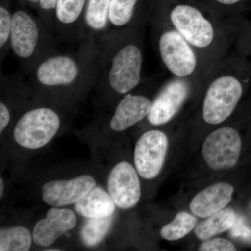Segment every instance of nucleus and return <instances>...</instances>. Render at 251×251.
<instances>
[{
  "mask_svg": "<svg viewBox=\"0 0 251 251\" xmlns=\"http://www.w3.org/2000/svg\"><path fill=\"white\" fill-rule=\"evenodd\" d=\"M198 220L187 212L178 213L170 224L162 227L160 234L168 241H175L187 235L197 224Z\"/></svg>",
  "mask_w": 251,
  "mask_h": 251,
  "instance_id": "4be33fe9",
  "label": "nucleus"
},
{
  "mask_svg": "<svg viewBox=\"0 0 251 251\" xmlns=\"http://www.w3.org/2000/svg\"><path fill=\"white\" fill-rule=\"evenodd\" d=\"M171 18L178 32L191 45L205 48L212 42V25L196 8L178 5L172 11Z\"/></svg>",
  "mask_w": 251,
  "mask_h": 251,
  "instance_id": "1a4fd4ad",
  "label": "nucleus"
},
{
  "mask_svg": "<svg viewBox=\"0 0 251 251\" xmlns=\"http://www.w3.org/2000/svg\"><path fill=\"white\" fill-rule=\"evenodd\" d=\"M11 115L4 103H0V133L6 129L11 121Z\"/></svg>",
  "mask_w": 251,
  "mask_h": 251,
  "instance_id": "cd10ccee",
  "label": "nucleus"
},
{
  "mask_svg": "<svg viewBox=\"0 0 251 251\" xmlns=\"http://www.w3.org/2000/svg\"><path fill=\"white\" fill-rule=\"evenodd\" d=\"M188 95V87L181 80L170 82L152 103L149 112L148 122L159 126L171 121L181 108Z\"/></svg>",
  "mask_w": 251,
  "mask_h": 251,
  "instance_id": "4468645a",
  "label": "nucleus"
},
{
  "mask_svg": "<svg viewBox=\"0 0 251 251\" xmlns=\"http://www.w3.org/2000/svg\"><path fill=\"white\" fill-rule=\"evenodd\" d=\"M113 215L88 219L80 232L81 239L87 247L98 245L105 239L111 228Z\"/></svg>",
  "mask_w": 251,
  "mask_h": 251,
  "instance_id": "412c9836",
  "label": "nucleus"
},
{
  "mask_svg": "<svg viewBox=\"0 0 251 251\" xmlns=\"http://www.w3.org/2000/svg\"><path fill=\"white\" fill-rule=\"evenodd\" d=\"M27 1L33 4H36V3H39V0H27Z\"/></svg>",
  "mask_w": 251,
  "mask_h": 251,
  "instance_id": "7c9ffc66",
  "label": "nucleus"
},
{
  "mask_svg": "<svg viewBox=\"0 0 251 251\" xmlns=\"http://www.w3.org/2000/svg\"><path fill=\"white\" fill-rule=\"evenodd\" d=\"M138 0H112L109 11L110 31H117L129 24Z\"/></svg>",
  "mask_w": 251,
  "mask_h": 251,
  "instance_id": "5701e85b",
  "label": "nucleus"
},
{
  "mask_svg": "<svg viewBox=\"0 0 251 251\" xmlns=\"http://www.w3.org/2000/svg\"><path fill=\"white\" fill-rule=\"evenodd\" d=\"M60 126L58 112L49 107H36L19 117L13 135L15 141L23 148L36 150L50 143Z\"/></svg>",
  "mask_w": 251,
  "mask_h": 251,
  "instance_id": "20e7f679",
  "label": "nucleus"
},
{
  "mask_svg": "<svg viewBox=\"0 0 251 251\" xmlns=\"http://www.w3.org/2000/svg\"><path fill=\"white\" fill-rule=\"evenodd\" d=\"M77 217L74 211L54 207L48 211L45 219L38 221L33 229V241L41 247L52 245L58 238L75 227Z\"/></svg>",
  "mask_w": 251,
  "mask_h": 251,
  "instance_id": "ddd939ff",
  "label": "nucleus"
},
{
  "mask_svg": "<svg viewBox=\"0 0 251 251\" xmlns=\"http://www.w3.org/2000/svg\"><path fill=\"white\" fill-rule=\"evenodd\" d=\"M108 190L115 204L122 209L133 208L139 202L141 188L138 173L126 161L117 163L109 175Z\"/></svg>",
  "mask_w": 251,
  "mask_h": 251,
  "instance_id": "9d476101",
  "label": "nucleus"
},
{
  "mask_svg": "<svg viewBox=\"0 0 251 251\" xmlns=\"http://www.w3.org/2000/svg\"><path fill=\"white\" fill-rule=\"evenodd\" d=\"M168 148V139L163 132L149 130L135 145L134 162L138 174L146 179L156 177L161 172Z\"/></svg>",
  "mask_w": 251,
  "mask_h": 251,
  "instance_id": "0eeeda50",
  "label": "nucleus"
},
{
  "mask_svg": "<svg viewBox=\"0 0 251 251\" xmlns=\"http://www.w3.org/2000/svg\"><path fill=\"white\" fill-rule=\"evenodd\" d=\"M233 193V186L227 183L211 185L193 198L190 209L198 217H209L224 209L232 200Z\"/></svg>",
  "mask_w": 251,
  "mask_h": 251,
  "instance_id": "dca6fc26",
  "label": "nucleus"
},
{
  "mask_svg": "<svg viewBox=\"0 0 251 251\" xmlns=\"http://www.w3.org/2000/svg\"><path fill=\"white\" fill-rule=\"evenodd\" d=\"M46 251H58L59 250V249H51V250H50V249H49V250H46Z\"/></svg>",
  "mask_w": 251,
  "mask_h": 251,
  "instance_id": "2f4dec72",
  "label": "nucleus"
},
{
  "mask_svg": "<svg viewBox=\"0 0 251 251\" xmlns=\"http://www.w3.org/2000/svg\"><path fill=\"white\" fill-rule=\"evenodd\" d=\"M151 105L152 103L145 96L126 94L110 119V128L115 132L128 129L148 117Z\"/></svg>",
  "mask_w": 251,
  "mask_h": 251,
  "instance_id": "2eb2a0df",
  "label": "nucleus"
},
{
  "mask_svg": "<svg viewBox=\"0 0 251 251\" xmlns=\"http://www.w3.org/2000/svg\"><path fill=\"white\" fill-rule=\"evenodd\" d=\"M4 181L2 178H0V198L2 197L3 193H4Z\"/></svg>",
  "mask_w": 251,
  "mask_h": 251,
  "instance_id": "c756f323",
  "label": "nucleus"
},
{
  "mask_svg": "<svg viewBox=\"0 0 251 251\" xmlns=\"http://www.w3.org/2000/svg\"><path fill=\"white\" fill-rule=\"evenodd\" d=\"M10 49L27 75L41 59L57 52L53 33L41 19L21 9L12 15Z\"/></svg>",
  "mask_w": 251,
  "mask_h": 251,
  "instance_id": "7ed1b4c3",
  "label": "nucleus"
},
{
  "mask_svg": "<svg viewBox=\"0 0 251 251\" xmlns=\"http://www.w3.org/2000/svg\"><path fill=\"white\" fill-rule=\"evenodd\" d=\"M76 52L50 54L28 74L33 87L40 93H82L98 85L102 70L103 50L100 39L86 36Z\"/></svg>",
  "mask_w": 251,
  "mask_h": 251,
  "instance_id": "f257e3e1",
  "label": "nucleus"
},
{
  "mask_svg": "<svg viewBox=\"0 0 251 251\" xmlns=\"http://www.w3.org/2000/svg\"><path fill=\"white\" fill-rule=\"evenodd\" d=\"M201 251H235V246L232 242L223 238L207 239L199 247Z\"/></svg>",
  "mask_w": 251,
  "mask_h": 251,
  "instance_id": "a878e982",
  "label": "nucleus"
},
{
  "mask_svg": "<svg viewBox=\"0 0 251 251\" xmlns=\"http://www.w3.org/2000/svg\"><path fill=\"white\" fill-rule=\"evenodd\" d=\"M12 14L4 6L0 7V52L1 62L10 49Z\"/></svg>",
  "mask_w": 251,
  "mask_h": 251,
  "instance_id": "b1692460",
  "label": "nucleus"
},
{
  "mask_svg": "<svg viewBox=\"0 0 251 251\" xmlns=\"http://www.w3.org/2000/svg\"><path fill=\"white\" fill-rule=\"evenodd\" d=\"M96 186V180L89 175L49 181L42 187L43 201L53 207L75 204Z\"/></svg>",
  "mask_w": 251,
  "mask_h": 251,
  "instance_id": "9b49d317",
  "label": "nucleus"
},
{
  "mask_svg": "<svg viewBox=\"0 0 251 251\" xmlns=\"http://www.w3.org/2000/svg\"><path fill=\"white\" fill-rule=\"evenodd\" d=\"M87 0H57L54 34L63 41H80L84 37V15Z\"/></svg>",
  "mask_w": 251,
  "mask_h": 251,
  "instance_id": "f8f14e48",
  "label": "nucleus"
},
{
  "mask_svg": "<svg viewBox=\"0 0 251 251\" xmlns=\"http://www.w3.org/2000/svg\"><path fill=\"white\" fill-rule=\"evenodd\" d=\"M33 236L22 226L0 229V251H27L31 249Z\"/></svg>",
  "mask_w": 251,
  "mask_h": 251,
  "instance_id": "aec40b11",
  "label": "nucleus"
},
{
  "mask_svg": "<svg viewBox=\"0 0 251 251\" xmlns=\"http://www.w3.org/2000/svg\"><path fill=\"white\" fill-rule=\"evenodd\" d=\"M115 204L110 195L101 188L94 187L75 204V211L87 219L113 215Z\"/></svg>",
  "mask_w": 251,
  "mask_h": 251,
  "instance_id": "f3484780",
  "label": "nucleus"
},
{
  "mask_svg": "<svg viewBox=\"0 0 251 251\" xmlns=\"http://www.w3.org/2000/svg\"><path fill=\"white\" fill-rule=\"evenodd\" d=\"M236 219L237 216L232 209H222L209 216L206 221L200 223L195 229V233L201 240H207L230 229Z\"/></svg>",
  "mask_w": 251,
  "mask_h": 251,
  "instance_id": "6ab92c4d",
  "label": "nucleus"
},
{
  "mask_svg": "<svg viewBox=\"0 0 251 251\" xmlns=\"http://www.w3.org/2000/svg\"><path fill=\"white\" fill-rule=\"evenodd\" d=\"M229 233L232 237L238 238L251 244V228L246 225L240 216H237L233 226L229 229Z\"/></svg>",
  "mask_w": 251,
  "mask_h": 251,
  "instance_id": "bb28decb",
  "label": "nucleus"
},
{
  "mask_svg": "<svg viewBox=\"0 0 251 251\" xmlns=\"http://www.w3.org/2000/svg\"><path fill=\"white\" fill-rule=\"evenodd\" d=\"M158 46L162 60L176 76L186 77L194 72L197 64L196 55L188 41L178 31L163 33Z\"/></svg>",
  "mask_w": 251,
  "mask_h": 251,
  "instance_id": "6e6552de",
  "label": "nucleus"
},
{
  "mask_svg": "<svg viewBox=\"0 0 251 251\" xmlns=\"http://www.w3.org/2000/svg\"><path fill=\"white\" fill-rule=\"evenodd\" d=\"M100 39L103 61L98 85L108 94H128L139 85L141 80V49L133 43L122 44L115 31H109Z\"/></svg>",
  "mask_w": 251,
  "mask_h": 251,
  "instance_id": "f03ea898",
  "label": "nucleus"
},
{
  "mask_svg": "<svg viewBox=\"0 0 251 251\" xmlns=\"http://www.w3.org/2000/svg\"><path fill=\"white\" fill-rule=\"evenodd\" d=\"M242 86L237 78L229 75L216 79L206 92L202 115L210 125H219L234 111L242 95Z\"/></svg>",
  "mask_w": 251,
  "mask_h": 251,
  "instance_id": "39448f33",
  "label": "nucleus"
},
{
  "mask_svg": "<svg viewBox=\"0 0 251 251\" xmlns=\"http://www.w3.org/2000/svg\"><path fill=\"white\" fill-rule=\"evenodd\" d=\"M216 1L223 4L231 5L236 4L240 0H216Z\"/></svg>",
  "mask_w": 251,
  "mask_h": 251,
  "instance_id": "c85d7f7f",
  "label": "nucleus"
},
{
  "mask_svg": "<svg viewBox=\"0 0 251 251\" xmlns=\"http://www.w3.org/2000/svg\"><path fill=\"white\" fill-rule=\"evenodd\" d=\"M57 2V0H39V1L41 20L53 34L54 12Z\"/></svg>",
  "mask_w": 251,
  "mask_h": 251,
  "instance_id": "393cba45",
  "label": "nucleus"
},
{
  "mask_svg": "<svg viewBox=\"0 0 251 251\" xmlns=\"http://www.w3.org/2000/svg\"><path fill=\"white\" fill-rule=\"evenodd\" d=\"M242 150V140L237 130L224 127L208 135L202 145V156L214 171L233 168Z\"/></svg>",
  "mask_w": 251,
  "mask_h": 251,
  "instance_id": "423d86ee",
  "label": "nucleus"
},
{
  "mask_svg": "<svg viewBox=\"0 0 251 251\" xmlns=\"http://www.w3.org/2000/svg\"><path fill=\"white\" fill-rule=\"evenodd\" d=\"M111 1L87 0L84 15V37L91 35L100 39L110 31L109 11Z\"/></svg>",
  "mask_w": 251,
  "mask_h": 251,
  "instance_id": "a211bd4d",
  "label": "nucleus"
}]
</instances>
